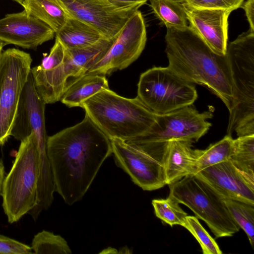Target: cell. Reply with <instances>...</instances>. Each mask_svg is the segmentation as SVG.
Returning a JSON list of instances; mask_svg holds the SVG:
<instances>
[{"instance_id": "obj_1", "label": "cell", "mask_w": 254, "mask_h": 254, "mask_svg": "<svg viewBox=\"0 0 254 254\" xmlns=\"http://www.w3.org/2000/svg\"><path fill=\"white\" fill-rule=\"evenodd\" d=\"M55 191L72 205L82 199L112 154L111 139L85 114L79 123L48 136Z\"/></svg>"}, {"instance_id": "obj_2", "label": "cell", "mask_w": 254, "mask_h": 254, "mask_svg": "<svg viewBox=\"0 0 254 254\" xmlns=\"http://www.w3.org/2000/svg\"><path fill=\"white\" fill-rule=\"evenodd\" d=\"M165 42L168 66L186 80L207 87L230 112L234 97L226 53L215 52L189 25L183 30L167 28Z\"/></svg>"}, {"instance_id": "obj_3", "label": "cell", "mask_w": 254, "mask_h": 254, "mask_svg": "<svg viewBox=\"0 0 254 254\" xmlns=\"http://www.w3.org/2000/svg\"><path fill=\"white\" fill-rule=\"evenodd\" d=\"M81 107L110 139L126 142L147 132L156 116L137 96L126 98L109 88L87 99Z\"/></svg>"}, {"instance_id": "obj_4", "label": "cell", "mask_w": 254, "mask_h": 254, "mask_svg": "<svg viewBox=\"0 0 254 254\" xmlns=\"http://www.w3.org/2000/svg\"><path fill=\"white\" fill-rule=\"evenodd\" d=\"M233 92L227 135H254V31L250 29L227 45Z\"/></svg>"}, {"instance_id": "obj_5", "label": "cell", "mask_w": 254, "mask_h": 254, "mask_svg": "<svg viewBox=\"0 0 254 254\" xmlns=\"http://www.w3.org/2000/svg\"><path fill=\"white\" fill-rule=\"evenodd\" d=\"M20 142L1 192L3 209L11 224L28 214L38 201L40 160L37 139L32 133Z\"/></svg>"}, {"instance_id": "obj_6", "label": "cell", "mask_w": 254, "mask_h": 254, "mask_svg": "<svg viewBox=\"0 0 254 254\" xmlns=\"http://www.w3.org/2000/svg\"><path fill=\"white\" fill-rule=\"evenodd\" d=\"M113 40L103 38L81 49H65L63 62L57 65L44 60L31 68L36 89L45 103L60 101L68 82L85 74L106 53Z\"/></svg>"}, {"instance_id": "obj_7", "label": "cell", "mask_w": 254, "mask_h": 254, "mask_svg": "<svg viewBox=\"0 0 254 254\" xmlns=\"http://www.w3.org/2000/svg\"><path fill=\"white\" fill-rule=\"evenodd\" d=\"M169 195L203 220L216 238L233 236L240 227L233 221L224 199L195 174L169 185Z\"/></svg>"}, {"instance_id": "obj_8", "label": "cell", "mask_w": 254, "mask_h": 254, "mask_svg": "<svg viewBox=\"0 0 254 254\" xmlns=\"http://www.w3.org/2000/svg\"><path fill=\"white\" fill-rule=\"evenodd\" d=\"M137 97L154 113L162 115L192 105L198 95L193 84L168 66H154L140 75Z\"/></svg>"}, {"instance_id": "obj_9", "label": "cell", "mask_w": 254, "mask_h": 254, "mask_svg": "<svg viewBox=\"0 0 254 254\" xmlns=\"http://www.w3.org/2000/svg\"><path fill=\"white\" fill-rule=\"evenodd\" d=\"M32 62L30 55L15 48L2 52L0 59V146L10 136L20 95Z\"/></svg>"}, {"instance_id": "obj_10", "label": "cell", "mask_w": 254, "mask_h": 254, "mask_svg": "<svg viewBox=\"0 0 254 254\" xmlns=\"http://www.w3.org/2000/svg\"><path fill=\"white\" fill-rule=\"evenodd\" d=\"M211 111L200 113L190 106L172 112L156 115L149 130L127 143L166 142L173 140H188L193 142L207 133L211 126L208 120Z\"/></svg>"}, {"instance_id": "obj_11", "label": "cell", "mask_w": 254, "mask_h": 254, "mask_svg": "<svg viewBox=\"0 0 254 254\" xmlns=\"http://www.w3.org/2000/svg\"><path fill=\"white\" fill-rule=\"evenodd\" d=\"M146 40L145 22L138 10L128 19L104 56L86 73L107 75L127 68L140 56Z\"/></svg>"}, {"instance_id": "obj_12", "label": "cell", "mask_w": 254, "mask_h": 254, "mask_svg": "<svg viewBox=\"0 0 254 254\" xmlns=\"http://www.w3.org/2000/svg\"><path fill=\"white\" fill-rule=\"evenodd\" d=\"M66 15L81 21L107 39L116 38L137 8H120L108 0H58Z\"/></svg>"}, {"instance_id": "obj_13", "label": "cell", "mask_w": 254, "mask_h": 254, "mask_svg": "<svg viewBox=\"0 0 254 254\" xmlns=\"http://www.w3.org/2000/svg\"><path fill=\"white\" fill-rule=\"evenodd\" d=\"M116 165L144 190L151 191L166 185L164 158L150 155L125 141L111 139Z\"/></svg>"}, {"instance_id": "obj_14", "label": "cell", "mask_w": 254, "mask_h": 254, "mask_svg": "<svg viewBox=\"0 0 254 254\" xmlns=\"http://www.w3.org/2000/svg\"><path fill=\"white\" fill-rule=\"evenodd\" d=\"M31 71V70H30ZM46 103L38 94L31 72L21 92L10 136L21 141L31 133L36 136L40 161H48L45 120Z\"/></svg>"}, {"instance_id": "obj_15", "label": "cell", "mask_w": 254, "mask_h": 254, "mask_svg": "<svg viewBox=\"0 0 254 254\" xmlns=\"http://www.w3.org/2000/svg\"><path fill=\"white\" fill-rule=\"evenodd\" d=\"M224 199L254 205V180L238 170L229 160L195 174Z\"/></svg>"}, {"instance_id": "obj_16", "label": "cell", "mask_w": 254, "mask_h": 254, "mask_svg": "<svg viewBox=\"0 0 254 254\" xmlns=\"http://www.w3.org/2000/svg\"><path fill=\"white\" fill-rule=\"evenodd\" d=\"M55 31L47 24L24 9L0 19V40L24 49H36L52 40Z\"/></svg>"}, {"instance_id": "obj_17", "label": "cell", "mask_w": 254, "mask_h": 254, "mask_svg": "<svg viewBox=\"0 0 254 254\" xmlns=\"http://www.w3.org/2000/svg\"><path fill=\"white\" fill-rule=\"evenodd\" d=\"M189 26L215 52L225 55L231 10L200 8L182 2Z\"/></svg>"}, {"instance_id": "obj_18", "label": "cell", "mask_w": 254, "mask_h": 254, "mask_svg": "<svg viewBox=\"0 0 254 254\" xmlns=\"http://www.w3.org/2000/svg\"><path fill=\"white\" fill-rule=\"evenodd\" d=\"M192 143L188 140H173L167 142L164 160L166 185L194 174L199 149H193Z\"/></svg>"}, {"instance_id": "obj_19", "label": "cell", "mask_w": 254, "mask_h": 254, "mask_svg": "<svg viewBox=\"0 0 254 254\" xmlns=\"http://www.w3.org/2000/svg\"><path fill=\"white\" fill-rule=\"evenodd\" d=\"M109 88L106 75L85 73L68 82L60 101L69 108L80 107L99 91Z\"/></svg>"}, {"instance_id": "obj_20", "label": "cell", "mask_w": 254, "mask_h": 254, "mask_svg": "<svg viewBox=\"0 0 254 254\" xmlns=\"http://www.w3.org/2000/svg\"><path fill=\"white\" fill-rule=\"evenodd\" d=\"M65 49H81L91 46L104 37L87 24L67 16L60 30L55 33Z\"/></svg>"}, {"instance_id": "obj_21", "label": "cell", "mask_w": 254, "mask_h": 254, "mask_svg": "<svg viewBox=\"0 0 254 254\" xmlns=\"http://www.w3.org/2000/svg\"><path fill=\"white\" fill-rule=\"evenodd\" d=\"M24 9L58 32L65 22L67 15L58 0H26Z\"/></svg>"}, {"instance_id": "obj_22", "label": "cell", "mask_w": 254, "mask_h": 254, "mask_svg": "<svg viewBox=\"0 0 254 254\" xmlns=\"http://www.w3.org/2000/svg\"><path fill=\"white\" fill-rule=\"evenodd\" d=\"M153 12L167 28L183 30L187 27L188 20L180 0H149Z\"/></svg>"}, {"instance_id": "obj_23", "label": "cell", "mask_w": 254, "mask_h": 254, "mask_svg": "<svg viewBox=\"0 0 254 254\" xmlns=\"http://www.w3.org/2000/svg\"><path fill=\"white\" fill-rule=\"evenodd\" d=\"M234 141L232 136L227 134L205 149H199L194 174L207 167L230 160L233 152Z\"/></svg>"}, {"instance_id": "obj_24", "label": "cell", "mask_w": 254, "mask_h": 254, "mask_svg": "<svg viewBox=\"0 0 254 254\" xmlns=\"http://www.w3.org/2000/svg\"><path fill=\"white\" fill-rule=\"evenodd\" d=\"M229 160L238 170L254 180V135L234 139Z\"/></svg>"}, {"instance_id": "obj_25", "label": "cell", "mask_w": 254, "mask_h": 254, "mask_svg": "<svg viewBox=\"0 0 254 254\" xmlns=\"http://www.w3.org/2000/svg\"><path fill=\"white\" fill-rule=\"evenodd\" d=\"M224 202L232 219L247 234L254 248V205L229 199H224Z\"/></svg>"}, {"instance_id": "obj_26", "label": "cell", "mask_w": 254, "mask_h": 254, "mask_svg": "<svg viewBox=\"0 0 254 254\" xmlns=\"http://www.w3.org/2000/svg\"><path fill=\"white\" fill-rule=\"evenodd\" d=\"M33 254H71L67 241L61 236L43 230L36 234L31 243Z\"/></svg>"}, {"instance_id": "obj_27", "label": "cell", "mask_w": 254, "mask_h": 254, "mask_svg": "<svg viewBox=\"0 0 254 254\" xmlns=\"http://www.w3.org/2000/svg\"><path fill=\"white\" fill-rule=\"evenodd\" d=\"M157 217L171 227L175 225L184 226L188 214L179 206V203L170 195L165 199L152 201Z\"/></svg>"}, {"instance_id": "obj_28", "label": "cell", "mask_w": 254, "mask_h": 254, "mask_svg": "<svg viewBox=\"0 0 254 254\" xmlns=\"http://www.w3.org/2000/svg\"><path fill=\"white\" fill-rule=\"evenodd\" d=\"M184 227L197 241L203 254L222 253L215 240L201 225L196 217L188 215Z\"/></svg>"}, {"instance_id": "obj_29", "label": "cell", "mask_w": 254, "mask_h": 254, "mask_svg": "<svg viewBox=\"0 0 254 254\" xmlns=\"http://www.w3.org/2000/svg\"><path fill=\"white\" fill-rule=\"evenodd\" d=\"M196 8L222 9L232 11L241 7L244 0H180Z\"/></svg>"}, {"instance_id": "obj_30", "label": "cell", "mask_w": 254, "mask_h": 254, "mask_svg": "<svg viewBox=\"0 0 254 254\" xmlns=\"http://www.w3.org/2000/svg\"><path fill=\"white\" fill-rule=\"evenodd\" d=\"M33 254L31 247L0 234V254Z\"/></svg>"}, {"instance_id": "obj_31", "label": "cell", "mask_w": 254, "mask_h": 254, "mask_svg": "<svg viewBox=\"0 0 254 254\" xmlns=\"http://www.w3.org/2000/svg\"><path fill=\"white\" fill-rule=\"evenodd\" d=\"M115 6L120 8H137L146 3L147 0H108Z\"/></svg>"}, {"instance_id": "obj_32", "label": "cell", "mask_w": 254, "mask_h": 254, "mask_svg": "<svg viewBox=\"0 0 254 254\" xmlns=\"http://www.w3.org/2000/svg\"><path fill=\"white\" fill-rule=\"evenodd\" d=\"M241 7L245 10L250 24V30L254 31V0H247Z\"/></svg>"}, {"instance_id": "obj_33", "label": "cell", "mask_w": 254, "mask_h": 254, "mask_svg": "<svg viewBox=\"0 0 254 254\" xmlns=\"http://www.w3.org/2000/svg\"><path fill=\"white\" fill-rule=\"evenodd\" d=\"M5 177L4 166L2 160H0V195H1L2 185Z\"/></svg>"}, {"instance_id": "obj_34", "label": "cell", "mask_w": 254, "mask_h": 254, "mask_svg": "<svg viewBox=\"0 0 254 254\" xmlns=\"http://www.w3.org/2000/svg\"><path fill=\"white\" fill-rule=\"evenodd\" d=\"M6 45L2 41L0 40V59L2 53L3 47Z\"/></svg>"}, {"instance_id": "obj_35", "label": "cell", "mask_w": 254, "mask_h": 254, "mask_svg": "<svg viewBox=\"0 0 254 254\" xmlns=\"http://www.w3.org/2000/svg\"><path fill=\"white\" fill-rule=\"evenodd\" d=\"M21 5L23 7L25 6L26 0H13Z\"/></svg>"}]
</instances>
